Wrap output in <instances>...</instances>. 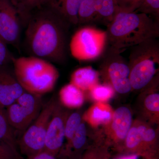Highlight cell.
Returning a JSON list of instances; mask_svg holds the SVG:
<instances>
[{"mask_svg":"<svg viewBox=\"0 0 159 159\" xmlns=\"http://www.w3.org/2000/svg\"><path fill=\"white\" fill-rule=\"evenodd\" d=\"M25 42L32 56L61 63L67 56L70 25L45 6L31 12L26 24Z\"/></svg>","mask_w":159,"mask_h":159,"instance_id":"cell-1","label":"cell"},{"mask_svg":"<svg viewBox=\"0 0 159 159\" xmlns=\"http://www.w3.org/2000/svg\"><path fill=\"white\" fill-rule=\"evenodd\" d=\"M107 45L120 53L159 37V21L147 15L119 11L107 26Z\"/></svg>","mask_w":159,"mask_h":159,"instance_id":"cell-2","label":"cell"},{"mask_svg":"<svg viewBox=\"0 0 159 159\" xmlns=\"http://www.w3.org/2000/svg\"><path fill=\"white\" fill-rule=\"evenodd\" d=\"M15 76L25 92L42 95L53 90L59 72L50 61L31 56L13 58Z\"/></svg>","mask_w":159,"mask_h":159,"instance_id":"cell-3","label":"cell"},{"mask_svg":"<svg viewBox=\"0 0 159 159\" xmlns=\"http://www.w3.org/2000/svg\"><path fill=\"white\" fill-rule=\"evenodd\" d=\"M129 66L132 89L145 88L156 77L159 70V41L148 40L131 48Z\"/></svg>","mask_w":159,"mask_h":159,"instance_id":"cell-4","label":"cell"},{"mask_svg":"<svg viewBox=\"0 0 159 159\" xmlns=\"http://www.w3.org/2000/svg\"><path fill=\"white\" fill-rule=\"evenodd\" d=\"M106 31L90 26L78 29L70 43L71 55L81 61L93 60L102 56L106 49Z\"/></svg>","mask_w":159,"mask_h":159,"instance_id":"cell-5","label":"cell"},{"mask_svg":"<svg viewBox=\"0 0 159 159\" xmlns=\"http://www.w3.org/2000/svg\"><path fill=\"white\" fill-rule=\"evenodd\" d=\"M57 102L54 97L44 106L36 119L24 132L17 141L20 152L26 157L44 150L45 139L48 125Z\"/></svg>","mask_w":159,"mask_h":159,"instance_id":"cell-6","label":"cell"},{"mask_svg":"<svg viewBox=\"0 0 159 159\" xmlns=\"http://www.w3.org/2000/svg\"><path fill=\"white\" fill-rule=\"evenodd\" d=\"M102 54L101 68L102 74L109 85L120 94L131 90L128 62L119 51L109 47Z\"/></svg>","mask_w":159,"mask_h":159,"instance_id":"cell-7","label":"cell"},{"mask_svg":"<svg viewBox=\"0 0 159 159\" xmlns=\"http://www.w3.org/2000/svg\"><path fill=\"white\" fill-rule=\"evenodd\" d=\"M42 96L25 92L5 110L9 124L14 130L23 132L37 118L41 111Z\"/></svg>","mask_w":159,"mask_h":159,"instance_id":"cell-8","label":"cell"},{"mask_svg":"<svg viewBox=\"0 0 159 159\" xmlns=\"http://www.w3.org/2000/svg\"><path fill=\"white\" fill-rule=\"evenodd\" d=\"M21 21L11 0H0V38L8 44L17 46Z\"/></svg>","mask_w":159,"mask_h":159,"instance_id":"cell-9","label":"cell"},{"mask_svg":"<svg viewBox=\"0 0 159 159\" xmlns=\"http://www.w3.org/2000/svg\"><path fill=\"white\" fill-rule=\"evenodd\" d=\"M66 117L57 103L48 125L44 150L56 157L65 138Z\"/></svg>","mask_w":159,"mask_h":159,"instance_id":"cell-10","label":"cell"},{"mask_svg":"<svg viewBox=\"0 0 159 159\" xmlns=\"http://www.w3.org/2000/svg\"><path fill=\"white\" fill-rule=\"evenodd\" d=\"M5 66H0V107L4 109L15 102L25 92L14 74L5 69Z\"/></svg>","mask_w":159,"mask_h":159,"instance_id":"cell-11","label":"cell"},{"mask_svg":"<svg viewBox=\"0 0 159 159\" xmlns=\"http://www.w3.org/2000/svg\"><path fill=\"white\" fill-rule=\"evenodd\" d=\"M83 0H49L46 6L70 25H78L77 14Z\"/></svg>","mask_w":159,"mask_h":159,"instance_id":"cell-12","label":"cell"},{"mask_svg":"<svg viewBox=\"0 0 159 159\" xmlns=\"http://www.w3.org/2000/svg\"><path fill=\"white\" fill-rule=\"evenodd\" d=\"M85 124L81 123L73 138L62 146L57 157L61 159H79L83 153L87 138Z\"/></svg>","mask_w":159,"mask_h":159,"instance_id":"cell-13","label":"cell"},{"mask_svg":"<svg viewBox=\"0 0 159 159\" xmlns=\"http://www.w3.org/2000/svg\"><path fill=\"white\" fill-rule=\"evenodd\" d=\"M99 74L91 67L80 68L74 71L70 83L82 91L88 90L98 84Z\"/></svg>","mask_w":159,"mask_h":159,"instance_id":"cell-14","label":"cell"},{"mask_svg":"<svg viewBox=\"0 0 159 159\" xmlns=\"http://www.w3.org/2000/svg\"><path fill=\"white\" fill-rule=\"evenodd\" d=\"M131 113L124 107L117 109L113 116L112 128L118 140H125L132 124Z\"/></svg>","mask_w":159,"mask_h":159,"instance_id":"cell-15","label":"cell"},{"mask_svg":"<svg viewBox=\"0 0 159 159\" xmlns=\"http://www.w3.org/2000/svg\"><path fill=\"white\" fill-rule=\"evenodd\" d=\"M95 9L96 23H101L106 26L120 11L116 0H95Z\"/></svg>","mask_w":159,"mask_h":159,"instance_id":"cell-16","label":"cell"},{"mask_svg":"<svg viewBox=\"0 0 159 159\" xmlns=\"http://www.w3.org/2000/svg\"><path fill=\"white\" fill-rule=\"evenodd\" d=\"M83 91L72 84L65 85L59 92L61 102L66 107L71 108L79 107L84 101Z\"/></svg>","mask_w":159,"mask_h":159,"instance_id":"cell-17","label":"cell"},{"mask_svg":"<svg viewBox=\"0 0 159 159\" xmlns=\"http://www.w3.org/2000/svg\"><path fill=\"white\" fill-rule=\"evenodd\" d=\"M0 140L19 152L14 130L9 124L5 109L0 107Z\"/></svg>","mask_w":159,"mask_h":159,"instance_id":"cell-18","label":"cell"},{"mask_svg":"<svg viewBox=\"0 0 159 159\" xmlns=\"http://www.w3.org/2000/svg\"><path fill=\"white\" fill-rule=\"evenodd\" d=\"M49 0H16L15 6L22 24L26 25L30 15L35 9L48 4Z\"/></svg>","mask_w":159,"mask_h":159,"instance_id":"cell-19","label":"cell"},{"mask_svg":"<svg viewBox=\"0 0 159 159\" xmlns=\"http://www.w3.org/2000/svg\"><path fill=\"white\" fill-rule=\"evenodd\" d=\"M144 125L130 128L125 140V153L148 150L145 149L142 140V133Z\"/></svg>","mask_w":159,"mask_h":159,"instance_id":"cell-20","label":"cell"},{"mask_svg":"<svg viewBox=\"0 0 159 159\" xmlns=\"http://www.w3.org/2000/svg\"><path fill=\"white\" fill-rule=\"evenodd\" d=\"M96 19L95 0H83L78 9V25L94 24L96 23Z\"/></svg>","mask_w":159,"mask_h":159,"instance_id":"cell-21","label":"cell"},{"mask_svg":"<svg viewBox=\"0 0 159 159\" xmlns=\"http://www.w3.org/2000/svg\"><path fill=\"white\" fill-rule=\"evenodd\" d=\"M134 11L147 15L159 21V0H142Z\"/></svg>","mask_w":159,"mask_h":159,"instance_id":"cell-22","label":"cell"},{"mask_svg":"<svg viewBox=\"0 0 159 159\" xmlns=\"http://www.w3.org/2000/svg\"><path fill=\"white\" fill-rule=\"evenodd\" d=\"M81 123V116L77 112L71 114L67 119L65 124V138L67 142L74 136Z\"/></svg>","mask_w":159,"mask_h":159,"instance_id":"cell-23","label":"cell"},{"mask_svg":"<svg viewBox=\"0 0 159 159\" xmlns=\"http://www.w3.org/2000/svg\"><path fill=\"white\" fill-rule=\"evenodd\" d=\"M91 90L92 96L94 99L98 101H106L113 96L114 89L109 84H97Z\"/></svg>","mask_w":159,"mask_h":159,"instance_id":"cell-24","label":"cell"},{"mask_svg":"<svg viewBox=\"0 0 159 159\" xmlns=\"http://www.w3.org/2000/svg\"><path fill=\"white\" fill-rule=\"evenodd\" d=\"M110 154L106 146H97L89 148L79 159H109Z\"/></svg>","mask_w":159,"mask_h":159,"instance_id":"cell-25","label":"cell"},{"mask_svg":"<svg viewBox=\"0 0 159 159\" xmlns=\"http://www.w3.org/2000/svg\"><path fill=\"white\" fill-rule=\"evenodd\" d=\"M112 159H158L157 151L145 150L128 152Z\"/></svg>","mask_w":159,"mask_h":159,"instance_id":"cell-26","label":"cell"},{"mask_svg":"<svg viewBox=\"0 0 159 159\" xmlns=\"http://www.w3.org/2000/svg\"><path fill=\"white\" fill-rule=\"evenodd\" d=\"M91 118L95 123L104 124L110 121L111 115L109 111L103 110L98 107H96L92 111Z\"/></svg>","mask_w":159,"mask_h":159,"instance_id":"cell-27","label":"cell"},{"mask_svg":"<svg viewBox=\"0 0 159 159\" xmlns=\"http://www.w3.org/2000/svg\"><path fill=\"white\" fill-rule=\"evenodd\" d=\"M0 159H20V156L19 152L0 140Z\"/></svg>","mask_w":159,"mask_h":159,"instance_id":"cell-28","label":"cell"},{"mask_svg":"<svg viewBox=\"0 0 159 159\" xmlns=\"http://www.w3.org/2000/svg\"><path fill=\"white\" fill-rule=\"evenodd\" d=\"M13 58L8 50L7 44L0 38V66L12 61Z\"/></svg>","mask_w":159,"mask_h":159,"instance_id":"cell-29","label":"cell"},{"mask_svg":"<svg viewBox=\"0 0 159 159\" xmlns=\"http://www.w3.org/2000/svg\"><path fill=\"white\" fill-rule=\"evenodd\" d=\"M120 11H134L142 0H116Z\"/></svg>","mask_w":159,"mask_h":159,"instance_id":"cell-30","label":"cell"},{"mask_svg":"<svg viewBox=\"0 0 159 159\" xmlns=\"http://www.w3.org/2000/svg\"><path fill=\"white\" fill-rule=\"evenodd\" d=\"M145 106L148 110L158 112L159 111V95L157 93H152L146 97Z\"/></svg>","mask_w":159,"mask_h":159,"instance_id":"cell-31","label":"cell"},{"mask_svg":"<svg viewBox=\"0 0 159 159\" xmlns=\"http://www.w3.org/2000/svg\"><path fill=\"white\" fill-rule=\"evenodd\" d=\"M25 159H57L56 157L54 156L51 154L43 151L34 155L26 157Z\"/></svg>","mask_w":159,"mask_h":159,"instance_id":"cell-32","label":"cell"},{"mask_svg":"<svg viewBox=\"0 0 159 159\" xmlns=\"http://www.w3.org/2000/svg\"><path fill=\"white\" fill-rule=\"evenodd\" d=\"M11 1L15 6V5L16 0H11Z\"/></svg>","mask_w":159,"mask_h":159,"instance_id":"cell-33","label":"cell"}]
</instances>
